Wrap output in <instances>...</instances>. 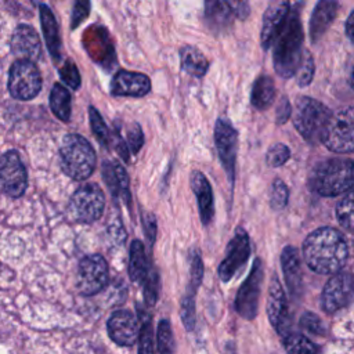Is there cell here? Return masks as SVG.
I'll use <instances>...</instances> for the list:
<instances>
[{
	"label": "cell",
	"mask_w": 354,
	"mask_h": 354,
	"mask_svg": "<svg viewBox=\"0 0 354 354\" xmlns=\"http://www.w3.org/2000/svg\"><path fill=\"white\" fill-rule=\"evenodd\" d=\"M303 256L307 266L317 274L332 275L347 261L348 248L343 235L330 227L313 231L303 243Z\"/></svg>",
	"instance_id": "cell-1"
},
{
	"label": "cell",
	"mask_w": 354,
	"mask_h": 354,
	"mask_svg": "<svg viewBox=\"0 0 354 354\" xmlns=\"http://www.w3.org/2000/svg\"><path fill=\"white\" fill-rule=\"evenodd\" d=\"M277 123L279 124H283L288 118L290 116V112H292V108H290V104L288 101L286 97H282L279 104H278V108H277Z\"/></svg>",
	"instance_id": "cell-45"
},
{
	"label": "cell",
	"mask_w": 354,
	"mask_h": 354,
	"mask_svg": "<svg viewBox=\"0 0 354 354\" xmlns=\"http://www.w3.org/2000/svg\"><path fill=\"white\" fill-rule=\"evenodd\" d=\"M263 275L264 271L261 260L256 259L249 275L241 285L234 303L236 313L245 319H253L257 315Z\"/></svg>",
	"instance_id": "cell-9"
},
{
	"label": "cell",
	"mask_w": 354,
	"mask_h": 354,
	"mask_svg": "<svg viewBox=\"0 0 354 354\" xmlns=\"http://www.w3.org/2000/svg\"><path fill=\"white\" fill-rule=\"evenodd\" d=\"M289 191L281 178H275L270 189V205L274 210H282L288 205Z\"/></svg>",
	"instance_id": "cell-35"
},
{
	"label": "cell",
	"mask_w": 354,
	"mask_h": 354,
	"mask_svg": "<svg viewBox=\"0 0 354 354\" xmlns=\"http://www.w3.org/2000/svg\"><path fill=\"white\" fill-rule=\"evenodd\" d=\"M339 11V3L337 0H318L310 22H308V30H310V39L313 43H317L328 30L330 24L335 21Z\"/></svg>",
	"instance_id": "cell-20"
},
{
	"label": "cell",
	"mask_w": 354,
	"mask_h": 354,
	"mask_svg": "<svg viewBox=\"0 0 354 354\" xmlns=\"http://www.w3.org/2000/svg\"><path fill=\"white\" fill-rule=\"evenodd\" d=\"M336 216H337L339 224L343 228L348 231H354V188L350 189L343 196V199L337 203Z\"/></svg>",
	"instance_id": "cell-31"
},
{
	"label": "cell",
	"mask_w": 354,
	"mask_h": 354,
	"mask_svg": "<svg viewBox=\"0 0 354 354\" xmlns=\"http://www.w3.org/2000/svg\"><path fill=\"white\" fill-rule=\"evenodd\" d=\"M144 227H145V234L148 241L153 242L155 239V231H156V223L152 214H147L144 218Z\"/></svg>",
	"instance_id": "cell-46"
},
{
	"label": "cell",
	"mask_w": 354,
	"mask_h": 354,
	"mask_svg": "<svg viewBox=\"0 0 354 354\" xmlns=\"http://www.w3.org/2000/svg\"><path fill=\"white\" fill-rule=\"evenodd\" d=\"M39 11H40L41 30H43V35L46 39V44H47L48 51L53 55V58L55 61H58L61 57V37H59L58 24L55 21L53 11L46 4H40Z\"/></svg>",
	"instance_id": "cell-24"
},
{
	"label": "cell",
	"mask_w": 354,
	"mask_h": 354,
	"mask_svg": "<svg viewBox=\"0 0 354 354\" xmlns=\"http://www.w3.org/2000/svg\"><path fill=\"white\" fill-rule=\"evenodd\" d=\"M234 15L239 19H246L250 12L249 0H228Z\"/></svg>",
	"instance_id": "cell-44"
},
{
	"label": "cell",
	"mask_w": 354,
	"mask_h": 354,
	"mask_svg": "<svg viewBox=\"0 0 354 354\" xmlns=\"http://www.w3.org/2000/svg\"><path fill=\"white\" fill-rule=\"evenodd\" d=\"M330 111L319 101L310 97H300L296 101L292 120L300 136L310 144H317L329 120Z\"/></svg>",
	"instance_id": "cell-5"
},
{
	"label": "cell",
	"mask_w": 354,
	"mask_h": 354,
	"mask_svg": "<svg viewBox=\"0 0 354 354\" xmlns=\"http://www.w3.org/2000/svg\"><path fill=\"white\" fill-rule=\"evenodd\" d=\"M290 156V151L289 148L285 145V144H274L268 152H267V156H266V160H267V165L271 166V167H279L282 166L283 163H286V160L289 159Z\"/></svg>",
	"instance_id": "cell-38"
},
{
	"label": "cell",
	"mask_w": 354,
	"mask_h": 354,
	"mask_svg": "<svg viewBox=\"0 0 354 354\" xmlns=\"http://www.w3.org/2000/svg\"><path fill=\"white\" fill-rule=\"evenodd\" d=\"M11 50L18 59L36 61L41 53V44L36 30L30 25H19L11 37Z\"/></svg>",
	"instance_id": "cell-19"
},
{
	"label": "cell",
	"mask_w": 354,
	"mask_h": 354,
	"mask_svg": "<svg viewBox=\"0 0 354 354\" xmlns=\"http://www.w3.org/2000/svg\"><path fill=\"white\" fill-rule=\"evenodd\" d=\"M282 272L288 285V289L293 297H300L303 295V272L300 257L293 246H285L281 253Z\"/></svg>",
	"instance_id": "cell-21"
},
{
	"label": "cell",
	"mask_w": 354,
	"mask_h": 354,
	"mask_svg": "<svg viewBox=\"0 0 354 354\" xmlns=\"http://www.w3.org/2000/svg\"><path fill=\"white\" fill-rule=\"evenodd\" d=\"M250 100H252V104L254 108H257L260 111L267 109L275 100L274 80L267 75L259 76L253 83Z\"/></svg>",
	"instance_id": "cell-27"
},
{
	"label": "cell",
	"mask_w": 354,
	"mask_h": 354,
	"mask_svg": "<svg viewBox=\"0 0 354 354\" xmlns=\"http://www.w3.org/2000/svg\"><path fill=\"white\" fill-rule=\"evenodd\" d=\"M41 88V77L37 66L30 59H17L8 77L10 94L17 100H32Z\"/></svg>",
	"instance_id": "cell-7"
},
{
	"label": "cell",
	"mask_w": 354,
	"mask_h": 354,
	"mask_svg": "<svg viewBox=\"0 0 354 354\" xmlns=\"http://www.w3.org/2000/svg\"><path fill=\"white\" fill-rule=\"evenodd\" d=\"M311 185L321 196H337L354 185V162L346 158H330L315 169Z\"/></svg>",
	"instance_id": "cell-3"
},
{
	"label": "cell",
	"mask_w": 354,
	"mask_h": 354,
	"mask_svg": "<svg viewBox=\"0 0 354 354\" xmlns=\"http://www.w3.org/2000/svg\"><path fill=\"white\" fill-rule=\"evenodd\" d=\"M90 14V0H73L71 29H76Z\"/></svg>",
	"instance_id": "cell-39"
},
{
	"label": "cell",
	"mask_w": 354,
	"mask_h": 354,
	"mask_svg": "<svg viewBox=\"0 0 354 354\" xmlns=\"http://www.w3.org/2000/svg\"><path fill=\"white\" fill-rule=\"evenodd\" d=\"M321 141L332 152H354V106L330 113Z\"/></svg>",
	"instance_id": "cell-6"
},
{
	"label": "cell",
	"mask_w": 354,
	"mask_h": 354,
	"mask_svg": "<svg viewBox=\"0 0 354 354\" xmlns=\"http://www.w3.org/2000/svg\"><path fill=\"white\" fill-rule=\"evenodd\" d=\"M180 58H181V69L187 72L191 76L195 77H202L209 66V62L206 57L192 46H185L180 51Z\"/></svg>",
	"instance_id": "cell-28"
},
{
	"label": "cell",
	"mask_w": 354,
	"mask_h": 354,
	"mask_svg": "<svg viewBox=\"0 0 354 354\" xmlns=\"http://www.w3.org/2000/svg\"><path fill=\"white\" fill-rule=\"evenodd\" d=\"M127 142L133 153H137L142 145V133L138 124H133L127 133Z\"/></svg>",
	"instance_id": "cell-43"
},
{
	"label": "cell",
	"mask_w": 354,
	"mask_h": 354,
	"mask_svg": "<svg viewBox=\"0 0 354 354\" xmlns=\"http://www.w3.org/2000/svg\"><path fill=\"white\" fill-rule=\"evenodd\" d=\"M28 184V176L25 166L17 151L11 149L0 155V188L11 196L19 198Z\"/></svg>",
	"instance_id": "cell-11"
},
{
	"label": "cell",
	"mask_w": 354,
	"mask_h": 354,
	"mask_svg": "<svg viewBox=\"0 0 354 354\" xmlns=\"http://www.w3.org/2000/svg\"><path fill=\"white\" fill-rule=\"evenodd\" d=\"M214 141H216V148H217L220 160L224 166V170H225L230 181L234 183L238 134H236V130L234 129V126L227 119H218L216 122Z\"/></svg>",
	"instance_id": "cell-15"
},
{
	"label": "cell",
	"mask_w": 354,
	"mask_h": 354,
	"mask_svg": "<svg viewBox=\"0 0 354 354\" xmlns=\"http://www.w3.org/2000/svg\"><path fill=\"white\" fill-rule=\"evenodd\" d=\"M158 351L171 353L174 351V340L171 328L167 319H162L158 326Z\"/></svg>",
	"instance_id": "cell-37"
},
{
	"label": "cell",
	"mask_w": 354,
	"mask_h": 354,
	"mask_svg": "<svg viewBox=\"0 0 354 354\" xmlns=\"http://www.w3.org/2000/svg\"><path fill=\"white\" fill-rule=\"evenodd\" d=\"M289 12H290L289 0H274L268 6V8L263 15V24H261V32H260V41L264 50H268L274 44L279 30L286 22Z\"/></svg>",
	"instance_id": "cell-16"
},
{
	"label": "cell",
	"mask_w": 354,
	"mask_h": 354,
	"mask_svg": "<svg viewBox=\"0 0 354 354\" xmlns=\"http://www.w3.org/2000/svg\"><path fill=\"white\" fill-rule=\"evenodd\" d=\"M151 90V80L147 75L130 71H119L111 82L113 95L142 97Z\"/></svg>",
	"instance_id": "cell-18"
},
{
	"label": "cell",
	"mask_w": 354,
	"mask_h": 354,
	"mask_svg": "<svg viewBox=\"0 0 354 354\" xmlns=\"http://www.w3.org/2000/svg\"><path fill=\"white\" fill-rule=\"evenodd\" d=\"M50 108L53 113L64 120L68 122L71 118V93L62 84L55 83L51 93H50Z\"/></svg>",
	"instance_id": "cell-29"
},
{
	"label": "cell",
	"mask_w": 354,
	"mask_h": 354,
	"mask_svg": "<svg viewBox=\"0 0 354 354\" xmlns=\"http://www.w3.org/2000/svg\"><path fill=\"white\" fill-rule=\"evenodd\" d=\"M140 328L134 314L129 310L113 313L108 321V335L119 346H131L138 339Z\"/></svg>",
	"instance_id": "cell-17"
},
{
	"label": "cell",
	"mask_w": 354,
	"mask_h": 354,
	"mask_svg": "<svg viewBox=\"0 0 354 354\" xmlns=\"http://www.w3.org/2000/svg\"><path fill=\"white\" fill-rule=\"evenodd\" d=\"M314 71H315V65H314L313 55L308 51H304L303 57H301V61H300V65H299V68L295 73L297 84L301 86V87L308 86L313 82Z\"/></svg>",
	"instance_id": "cell-34"
},
{
	"label": "cell",
	"mask_w": 354,
	"mask_h": 354,
	"mask_svg": "<svg viewBox=\"0 0 354 354\" xmlns=\"http://www.w3.org/2000/svg\"><path fill=\"white\" fill-rule=\"evenodd\" d=\"M105 207V198L102 189L95 184H86L80 187L72 196L69 210L72 217L77 221L93 223L102 216Z\"/></svg>",
	"instance_id": "cell-8"
},
{
	"label": "cell",
	"mask_w": 354,
	"mask_h": 354,
	"mask_svg": "<svg viewBox=\"0 0 354 354\" xmlns=\"http://www.w3.org/2000/svg\"><path fill=\"white\" fill-rule=\"evenodd\" d=\"M283 347L288 353H317L314 343L299 332H290L283 339Z\"/></svg>",
	"instance_id": "cell-32"
},
{
	"label": "cell",
	"mask_w": 354,
	"mask_h": 354,
	"mask_svg": "<svg viewBox=\"0 0 354 354\" xmlns=\"http://www.w3.org/2000/svg\"><path fill=\"white\" fill-rule=\"evenodd\" d=\"M350 83H351V87L354 88V68H353V72H351V77H350Z\"/></svg>",
	"instance_id": "cell-48"
},
{
	"label": "cell",
	"mask_w": 354,
	"mask_h": 354,
	"mask_svg": "<svg viewBox=\"0 0 354 354\" xmlns=\"http://www.w3.org/2000/svg\"><path fill=\"white\" fill-rule=\"evenodd\" d=\"M303 53V28L299 7H295L274 41L275 72L283 79L292 77L300 65Z\"/></svg>",
	"instance_id": "cell-2"
},
{
	"label": "cell",
	"mask_w": 354,
	"mask_h": 354,
	"mask_svg": "<svg viewBox=\"0 0 354 354\" xmlns=\"http://www.w3.org/2000/svg\"><path fill=\"white\" fill-rule=\"evenodd\" d=\"M140 333H138V351L140 353H151L153 351V343H152V328H151V317L145 314L142 310H140Z\"/></svg>",
	"instance_id": "cell-33"
},
{
	"label": "cell",
	"mask_w": 354,
	"mask_h": 354,
	"mask_svg": "<svg viewBox=\"0 0 354 354\" xmlns=\"http://www.w3.org/2000/svg\"><path fill=\"white\" fill-rule=\"evenodd\" d=\"M104 180L113 196H123L126 202L130 201L127 174L119 163L104 162Z\"/></svg>",
	"instance_id": "cell-25"
},
{
	"label": "cell",
	"mask_w": 354,
	"mask_h": 354,
	"mask_svg": "<svg viewBox=\"0 0 354 354\" xmlns=\"http://www.w3.org/2000/svg\"><path fill=\"white\" fill-rule=\"evenodd\" d=\"M59 75L62 77V80L73 90L79 88L80 86V75L79 71L76 68V65L72 61H66L64 64V66L59 69Z\"/></svg>",
	"instance_id": "cell-40"
},
{
	"label": "cell",
	"mask_w": 354,
	"mask_h": 354,
	"mask_svg": "<svg viewBox=\"0 0 354 354\" xmlns=\"http://www.w3.org/2000/svg\"><path fill=\"white\" fill-rule=\"evenodd\" d=\"M191 187L198 199V207L202 223L206 225L212 221L214 214V203H213V192L207 178L198 170L191 173Z\"/></svg>",
	"instance_id": "cell-22"
},
{
	"label": "cell",
	"mask_w": 354,
	"mask_h": 354,
	"mask_svg": "<svg viewBox=\"0 0 354 354\" xmlns=\"http://www.w3.org/2000/svg\"><path fill=\"white\" fill-rule=\"evenodd\" d=\"M109 279V270L105 259L100 254L86 256L77 271V288L84 296H93L102 290Z\"/></svg>",
	"instance_id": "cell-10"
},
{
	"label": "cell",
	"mask_w": 354,
	"mask_h": 354,
	"mask_svg": "<svg viewBox=\"0 0 354 354\" xmlns=\"http://www.w3.org/2000/svg\"><path fill=\"white\" fill-rule=\"evenodd\" d=\"M195 292H196V288L189 285L188 292L181 301V318L188 330H191L195 325V299H194Z\"/></svg>",
	"instance_id": "cell-36"
},
{
	"label": "cell",
	"mask_w": 354,
	"mask_h": 354,
	"mask_svg": "<svg viewBox=\"0 0 354 354\" xmlns=\"http://www.w3.org/2000/svg\"><path fill=\"white\" fill-rule=\"evenodd\" d=\"M300 325L314 335H325V326L322 325L321 318L313 313H304L300 318Z\"/></svg>",
	"instance_id": "cell-41"
},
{
	"label": "cell",
	"mask_w": 354,
	"mask_h": 354,
	"mask_svg": "<svg viewBox=\"0 0 354 354\" xmlns=\"http://www.w3.org/2000/svg\"><path fill=\"white\" fill-rule=\"evenodd\" d=\"M90 124H91V129H93V131H94L97 140L101 142L102 147H109L113 141L118 142V141L122 140V138L119 137V134L115 136V134L106 127V124H105L104 119L101 118L100 112H98L95 108H93V106H90Z\"/></svg>",
	"instance_id": "cell-30"
},
{
	"label": "cell",
	"mask_w": 354,
	"mask_h": 354,
	"mask_svg": "<svg viewBox=\"0 0 354 354\" xmlns=\"http://www.w3.org/2000/svg\"><path fill=\"white\" fill-rule=\"evenodd\" d=\"M354 293V278L350 272H335L325 283L321 295V306L325 313L332 314L346 307Z\"/></svg>",
	"instance_id": "cell-13"
},
{
	"label": "cell",
	"mask_w": 354,
	"mask_h": 354,
	"mask_svg": "<svg viewBox=\"0 0 354 354\" xmlns=\"http://www.w3.org/2000/svg\"><path fill=\"white\" fill-rule=\"evenodd\" d=\"M189 271H191V286L196 288L201 285L203 277V266L198 252H192L189 256Z\"/></svg>",
	"instance_id": "cell-42"
},
{
	"label": "cell",
	"mask_w": 354,
	"mask_h": 354,
	"mask_svg": "<svg viewBox=\"0 0 354 354\" xmlns=\"http://www.w3.org/2000/svg\"><path fill=\"white\" fill-rule=\"evenodd\" d=\"M250 254V242L246 231L241 227L236 228L232 239L227 246L224 260L218 267V277L223 282H228L248 261Z\"/></svg>",
	"instance_id": "cell-14"
},
{
	"label": "cell",
	"mask_w": 354,
	"mask_h": 354,
	"mask_svg": "<svg viewBox=\"0 0 354 354\" xmlns=\"http://www.w3.org/2000/svg\"><path fill=\"white\" fill-rule=\"evenodd\" d=\"M151 270L148 267V259L145 256L144 246L140 241H133L130 246V259H129V275L131 281L144 283L148 278Z\"/></svg>",
	"instance_id": "cell-26"
},
{
	"label": "cell",
	"mask_w": 354,
	"mask_h": 354,
	"mask_svg": "<svg viewBox=\"0 0 354 354\" xmlns=\"http://www.w3.org/2000/svg\"><path fill=\"white\" fill-rule=\"evenodd\" d=\"M232 15L228 0H205V21L213 32L225 30L231 25Z\"/></svg>",
	"instance_id": "cell-23"
},
{
	"label": "cell",
	"mask_w": 354,
	"mask_h": 354,
	"mask_svg": "<svg viewBox=\"0 0 354 354\" xmlns=\"http://www.w3.org/2000/svg\"><path fill=\"white\" fill-rule=\"evenodd\" d=\"M346 35L354 43V10L351 11L346 21Z\"/></svg>",
	"instance_id": "cell-47"
},
{
	"label": "cell",
	"mask_w": 354,
	"mask_h": 354,
	"mask_svg": "<svg viewBox=\"0 0 354 354\" xmlns=\"http://www.w3.org/2000/svg\"><path fill=\"white\" fill-rule=\"evenodd\" d=\"M267 314L272 328L282 339L293 330L292 314L289 311L286 296L281 286L279 279L275 275L271 278V282L268 286Z\"/></svg>",
	"instance_id": "cell-12"
},
{
	"label": "cell",
	"mask_w": 354,
	"mask_h": 354,
	"mask_svg": "<svg viewBox=\"0 0 354 354\" xmlns=\"http://www.w3.org/2000/svg\"><path fill=\"white\" fill-rule=\"evenodd\" d=\"M62 171L73 180H86L95 167V152L91 144L77 134H66L59 148Z\"/></svg>",
	"instance_id": "cell-4"
}]
</instances>
